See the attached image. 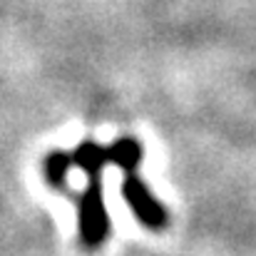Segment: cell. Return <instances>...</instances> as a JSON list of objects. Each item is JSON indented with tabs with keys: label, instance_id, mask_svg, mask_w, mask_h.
<instances>
[{
	"label": "cell",
	"instance_id": "6da1fadb",
	"mask_svg": "<svg viewBox=\"0 0 256 256\" xmlns=\"http://www.w3.org/2000/svg\"><path fill=\"white\" fill-rule=\"evenodd\" d=\"M122 194H124V199H127V204L132 206V212H134V216L144 224V226H150V229H164L167 226V209L152 196V192L147 189V184L134 174V172H130L127 174V179H124V186H122Z\"/></svg>",
	"mask_w": 256,
	"mask_h": 256
}]
</instances>
